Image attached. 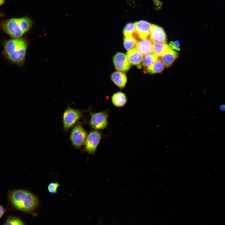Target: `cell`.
Returning a JSON list of instances; mask_svg holds the SVG:
<instances>
[{"instance_id":"1","label":"cell","mask_w":225,"mask_h":225,"mask_svg":"<svg viewBox=\"0 0 225 225\" xmlns=\"http://www.w3.org/2000/svg\"><path fill=\"white\" fill-rule=\"evenodd\" d=\"M2 54L10 62L18 66L24 63L28 46L24 38H12L3 42Z\"/></svg>"},{"instance_id":"2","label":"cell","mask_w":225,"mask_h":225,"mask_svg":"<svg viewBox=\"0 0 225 225\" xmlns=\"http://www.w3.org/2000/svg\"><path fill=\"white\" fill-rule=\"evenodd\" d=\"M8 198L10 204L17 210L23 212H31L38 207L39 202L37 197L31 192L23 189L9 191Z\"/></svg>"},{"instance_id":"3","label":"cell","mask_w":225,"mask_h":225,"mask_svg":"<svg viewBox=\"0 0 225 225\" xmlns=\"http://www.w3.org/2000/svg\"><path fill=\"white\" fill-rule=\"evenodd\" d=\"M0 28L12 38H21L25 34L21 28L19 18H12L2 21Z\"/></svg>"},{"instance_id":"4","label":"cell","mask_w":225,"mask_h":225,"mask_svg":"<svg viewBox=\"0 0 225 225\" xmlns=\"http://www.w3.org/2000/svg\"><path fill=\"white\" fill-rule=\"evenodd\" d=\"M82 111L68 106L62 115V122L64 131L67 132L72 128L82 117Z\"/></svg>"},{"instance_id":"5","label":"cell","mask_w":225,"mask_h":225,"mask_svg":"<svg viewBox=\"0 0 225 225\" xmlns=\"http://www.w3.org/2000/svg\"><path fill=\"white\" fill-rule=\"evenodd\" d=\"M88 135L87 131L80 122L77 123L72 128L70 139L72 145L79 148L84 145Z\"/></svg>"},{"instance_id":"6","label":"cell","mask_w":225,"mask_h":225,"mask_svg":"<svg viewBox=\"0 0 225 225\" xmlns=\"http://www.w3.org/2000/svg\"><path fill=\"white\" fill-rule=\"evenodd\" d=\"M90 118L88 124L95 130H100L107 128L108 126V115L105 111L90 112Z\"/></svg>"},{"instance_id":"7","label":"cell","mask_w":225,"mask_h":225,"mask_svg":"<svg viewBox=\"0 0 225 225\" xmlns=\"http://www.w3.org/2000/svg\"><path fill=\"white\" fill-rule=\"evenodd\" d=\"M102 137V133L98 130L91 131L88 134L84 145V150L89 154H94Z\"/></svg>"},{"instance_id":"8","label":"cell","mask_w":225,"mask_h":225,"mask_svg":"<svg viewBox=\"0 0 225 225\" xmlns=\"http://www.w3.org/2000/svg\"><path fill=\"white\" fill-rule=\"evenodd\" d=\"M149 39L153 43H166L167 42V35L164 30L162 27L155 25H152Z\"/></svg>"},{"instance_id":"9","label":"cell","mask_w":225,"mask_h":225,"mask_svg":"<svg viewBox=\"0 0 225 225\" xmlns=\"http://www.w3.org/2000/svg\"><path fill=\"white\" fill-rule=\"evenodd\" d=\"M113 61L115 69L121 72H126L131 68L126 55L121 52H117L113 57Z\"/></svg>"},{"instance_id":"10","label":"cell","mask_w":225,"mask_h":225,"mask_svg":"<svg viewBox=\"0 0 225 225\" xmlns=\"http://www.w3.org/2000/svg\"><path fill=\"white\" fill-rule=\"evenodd\" d=\"M134 23L136 33L139 37L142 39H147L150 35L152 24L143 20L136 22Z\"/></svg>"},{"instance_id":"11","label":"cell","mask_w":225,"mask_h":225,"mask_svg":"<svg viewBox=\"0 0 225 225\" xmlns=\"http://www.w3.org/2000/svg\"><path fill=\"white\" fill-rule=\"evenodd\" d=\"M126 55L130 64L137 66L138 68H141L143 55L136 48H134L128 51Z\"/></svg>"},{"instance_id":"12","label":"cell","mask_w":225,"mask_h":225,"mask_svg":"<svg viewBox=\"0 0 225 225\" xmlns=\"http://www.w3.org/2000/svg\"><path fill=\"white\" fill-rule=\"evenodd\" d=\"M111 79L113 83L121 89L123 88L127 82L126 74L120 71H115L111 75Z\"/></svg>"},{"instance_id":"13","label":"cell","mask_w":225,"mask_h":225,"mask_svg":"<svg viewBox=\"0 0 225 225\" xmlns=\"http://www.w3.org/2000/svg\"><path fill=\"white\" fill-rule=\"evenodd\" d=\"M153 44L150 40L146 39L137 42L136 47L142 55L146 56L153 52Z\"/></svg>"},{"instance_id":"14","label":"cell","mask_w":225,"mask_h":225,"mask_svg":"<svg viewBox=\"0 0 225 225\" xmlns=\"http://www.w3.org/2000/svg\"><path fill=\"white\" fill-rule=\"evenodd\" d=\"M178 56V53L170 48L160 57V60L165 66L168 68L172 65Z\"/></svg>"},{"instance_id":"15","label":"cell","mask_w":225,"mask_h":225,"mask_svg":"<svg viewBox=\"0 0 225 225\" xmlns=\"http://www.w3.org/2000/svg\"><path fill=\"white\" fill-rule=\"evenodd\" d=\"M112 104L117 108L123 107L126 104L127 98L126 94L121 91L114 93L111 97Z\"/></svg>"},{"instance_id":"16","label":"cell","mask_w":225,"mask_h":225,"mask_svg":"<svg viewBox=\"0 0 225 225\" xmlns=\"http://www.w3.org/2000/svg\"><path fill=\"white\" fill-rule=\"evenodd\" d=\"M165 66L160 60L158 59L154 64L146 68H145V73L149 74H154L162 72Z\"/></svg>"},{"instance_id":"17","label":"cell","mask_w":225,"mask_h":225,"mask_svg":"<svg viewBox=\"0 0 225 225\" xmlns=\"http://www.w3.org/2000/svg\"><path fill=\"white\" fill-rule=\"evenodd\" d=\"M171 48L165 43H153V53L158 57L162 55Z\"/></svg>"},{"instance_id":"18","label":"cell","mask_w":225,"mask_h":225,"mask_svg":"<svg viewBox=\"0 0 225 225\" xmlns=\"http://www.w3.org/2000/svg\"><path fill=\"white\" fill-rule=\"evenodd\" d=\"M21 28L25 34L28 31L32 26V22L31 19L28 17L19 18Z\"/></svg>"},{"instance_id":"19","label":"cell","mask_w":225,"mask_h":225,"mask_svg":"<svg viewBox=\"0 0 225 225\" xmlns=\"http://www.w3.org/2000/svg\"><path fill=\"white\" fill-rule=\"evenodd\" d=\"M158 59V57L154 53H151L146 56L143 58L142 65L145 68L151 66Z\"/></svg>"},{"instance_id":"20","label":"cell","mask_w":225,"mask_h":225,"mask_svg":"<svg viewBox=\"0 0 225 225\" xmlns=\"http://www.w3.org/2000/svg\"><path fill=\"white\" fill-rule=\"evenodd\" d=\"M136 33L134 23L132 22L127 23L123 29V34L125 37H134Z\"/></svg>"},{"instance_id":"21","label":"cell","mask_w":225,"mask_h":225,"mask_svg":"<svg viewBox=\"0 0 225 225\" xmlns=\"http://www.w3.org/2000/svg\"><path fill=\"white\" fill-rule=\"evenodd\" d=\"M2 225H25L24 223L19 218L10 216H8Z\"/></svg>"},{"instance_id":"22","label":"cell","mask_w":225,"mask_h":225,"mask_svg":"<svg viewBox=\"0 0 225 225\" xmlns=\"http://www.w3.org/2000/svg\"><path fill=\"white\" fill-rule=\"evenodd\" d=\"M137 41L133 37H125L123 40V45L126 49L128 51L136 46Z\"/></svg>"},{"instance_id":"23","label":"cell","mask_w":225,"mask_h":225,"mask_svg":"<svg viewBox=\"0 0 225 225\" xmlns=\"http://www.w3.org/2000/svg\"><path fill=\"white\" fill-rule=\"evenodd\" d=\"M59 184L57 182L50 183L48 186V189L49 192L51 194H54L57 192Z\"/></svg>"},{"instance_id":"24","label":"cell","mask_w":225,"mask_h":225,"mask_svg":"<svg viewBox=\"0 0 225 225\" xmlns=\"http://www.w3.org/2000/svg\"><path fill=\"white\" fill-rule=\"evenodd\" d=\"M169 46L172 49L178 51L180 50V42L178 40L171 42L169 43Z\"/></svg>"},{"instance_id":"25","label":"cell","mask_w":225,"mask_h":225,"mask_svg":"<svg viewBox=\"0 0 225 225\" xmlns=\"http://www.w3.org/2000/svg\"><path fill=\"white\" fill-rule=\"evenodd\" d=\"M6 212V210L0 204V218H1Z\"/></svg>"},{"instance_id":"26","label":"cell","mask_w":225,"mask_h":225,"mask_svg":"<svg viewBox=\"0 0 225 225\" xmlns=\"http://www.w3.org/2000/svg\"><path fill=\"white\" fill-rule=\"evenodd\" d=\"M220 109L221 111H225V105H222L220 108Z\"/></svg>"},{"instance_id":"27","label":"cell","mask_w":225,"mask_h":225,"mask_svg":"<svg viewBox=\"0 0 225 225\" xmlns=\"http://www.w3.org/2000/svg\"><path fill=\"white\" fill-rule=\"evenodd\" d=\"M5 3V0H0V6Z\"/></svg>"},{"instance_id":"28","label":"cell","mask_w":225,"mask_h":225,"mask_svg":"<svg viewBox=\"0 0 225 225\" xmlns=\"http://www.w3.org/2000/svg\"><path fill=\"white\" fill-rule=\"evenodd\" d=\"M3 16L2 14L0 12V18Z\"/></svg>"}]
</instances>
